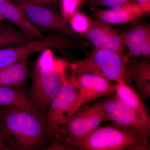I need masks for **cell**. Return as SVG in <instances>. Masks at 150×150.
<instances>
[{
	"mask_svg": "<svg viewBox=\"0 0 150 150\" xmlns=\"http://www.w3.org/2000/svg\"><path fill=\"white\" fill-rule=\"evenodd\" d=\"M35 39L20 28H17L7 20L0 22V48L21 44Z\"/></svg>",
	"mask_w": 150,
	"mask_h": 150,
	"instance_id": "obj_19",
	"label": "cell"
},
{
	"mask_svg": "<svg viewBox=\"0 0 150 150\" xmlns=\"http://www.w3.org/2000/svg\"><path fill=\"white\" fill-rule=\"evenodd\" d=\"M47 4H25L18 6L33 25L42 31H57L73 39H79L64 18Z\"/></svg>",
	"mask_w": 150,
	"mask_h": 150,
	"instance_id": "obj_8",
	"label": "cell"
},
{
	"mask_svg": "<svg viewBox=\"0 0 150 150\" xmlns=\"http://www.w3.org/2000/svg\"><path fill=\"white\" fill-rule=\"evenodd\" d=\"M0 131L9 150H15L42 149L54 134L47 122L14 106L3 108L0 116Z\"/></svg>",
	"mask_w": 150,
	"mask_h": 150,
	"instance_id": "obj_1",
	"label": "cell"
},
{
	"mask_svg": "<svg viewBox=\"0 0 150 150\" xmlns=\"http://www.w3.org/2000/svg\"><path fill=\"white\" fill-rule=\"evenodd\" d=\"M48 147L45 150H74L76 149L72 145L63 142L56 138L54 134L50 139Z\"/></svg>",
	"mask_w": 150,
	"mask_h": 150,
	"instance_id": "obj_23",
	"label": "cell"
},
{
	"mask_svg": "<svg viewBox=\"0 0 150 150\" xmlns=\"http://www.w3.org/2000/svg\"><path fill=\"white\" fill-rule=\"evenodd\" d=\"M4 107H3V106H0V116H1V114L2 111Z\"/></svg>",
	"mask_w": 150,
	"mask_h": 150,
	"instance_id": "obj_29",
	"label": "cell"
},
{
	"mask_svg": "<svg viewBox=\"0 0 150 150\" xmlns=\"http://www.w3.org/2000/svg\"><path fill=\"white\" fill-rule=\"evenodd\" d=\"M0 106L21 108L47 122L46 115L35 106L21 86H0Z\"/></svg>",
	"mask_w": 150,
	"mask_h": 150,
	"instance_id": "obj_12",
	"label": "cell"
},
{
	"mask_svg": "<svg viewBox=\"0 0 150 150\" xmlns=\"http://www.w3.org/2000/svg\"><path fill=\"white\" fill-rule=\"evenodd\" d=\"M129 57L128 71L132 81L144 98H150V64L147 59Z\"/></svg>",
	"mask_w": 150,
	"mask_h": 150,
	"instance_id": "obj_14",
	"label": "cell"
},
{
	"mask_svg": "<svg viewBox=\"0 0 150 150\" xmlns=\"http://www.w3.org/2000/svg\"><path fill=\"white\" fill-rule=\"evenodd\" d=\"M30 76L28 60L0 69V86H21Z\"/></svg>",
	"mask_w": 150,
	"mask_h": 150,
	"instance_id": "obj_16",
	"label": "cell"
},
{
	"mask_svg": "<svg viewBox=\"0 0 150 150\" xmlns=\"http://www.w3.org/2000/svg\"><path fill=\"white\" fill-rule=\"evenodd\" d=\"M129 61L126 55L94 48L91 55L69 66L73 71L98 75L111 82L123 81L130 85Z\"/></svg>",
	"mask_w": 150,
	"mask_h": 150,
	"instance_id": "obj_3",
	"label": "cell"
},
{
	"mask_svg": "<svg viewBox=\"0 0 150 150\" xmlns=\"http://www.w3.org/2000/svg\"><path fill=\"white\" fill-rule=\"evenodd\" d=\"M84 35L95 48L123 54L125 48L124 35L111 24L98 18H91L89 29Z\"/></svg>",
	"mask_w": 150,
	"mask_h": 150,
	"instance_id": "obj_11",
	"label": "cell"
},
{
	"mask_svg": "<svg viewBox=\"0 0 150 150\" xmlns=\"http://www.w3.org/2000/svg\"><path fill=\"white\" fill-rule=\"evenodd\" d=\"M45 51L37 59L31 70L32 83L28 96L46 116L49 105L68 77L69 64L56 59L49 49Z\"/></svg>",
	"mask_w": 150,
	"mask_h": 150,
	"instance_id": "obj_2",
	"label": "cell"
},
{
	"mask_svg": "<svg viewBox=\"0 0 150 150\" xmlns=\"http://www.w3.org/2000/svg\"><path fill=\"white\" fill-rule=\"evenodd\" d=\"M149 137L113 126H98L73 146L80 150H123L148 142Z\"/></svg>",
	"mask_w": 150,
	"mask_h": 150,
	"instance_id": "obj_5",
	"label": "cell"
},
{
	"mask_svg": "<svg viewBox=\"0 0 150 150\" xmlns=\"http://www.w3.org/2000/svg\"><path fill=\"white\" fill-rule=\"evenodd\" d=\"M135 3L133 0H90L89 6H103L110 9H116Z\"/></svg>",
	"mask_w": 150,
	"mask_h": 150,
	"instance_id": "obj_21",
	"label": "cell"
},
{
	"mask_svg": "<svg viewBox=\"0 0 150 150\" xmlns=\"http://www.w3.org/2000/svg\"><path fill=\"white\" fill-rule=\"evenodd\" d=\"M17 6H19L25 4H50L55 2L59 0H10Z\"/></svg>",
	"mask_w": 150,
	"mask_h": 150,
	"instance_id": "obj_24",
	"label": "cell"
},
{
	"mask_svg": "<svg viewBox=\"0 0 150 150\" xmlns=\"http://www.w3.org/2000/svg\"><path fill=\"white\" fill-rule=\"evenodd\" d=\"M141 56L149 58L150 56V38L146 39L140 48Z\"/></svg>",
	"mask_w": 150,
	"mask_h": 150,
	"instance_id": "obj_25",
	"label": "cell"
},
{
	"mask_svg": "<svg viewBox=\"0 0 150 150\" xmlns=\"http://www.w3.org/2000/svg\"><path fill=\"white\" fill-rule=\"evenodd\" d=\"M97 18L110 24H120L134 21L145 13L136 3L121 8L108 9H93Z\"/></svg>",
	"mask_w": 150,
	"mask_h": 150,
	"instance_id": "obj_15",
	"label": "cell"
},
{
	"mask_svg": "<svg viewBox=\"0 0 150 150\" xmlns=\"http://www.w3.org/2000/svg\"><path fill=\"white\" fill-rule=\"evenodd\" d=\"M107 121H110V118L103 110L100 101L91 104L88 103L79 107L67 119L60 121L54 133L59 139L73 145Z\"/></svg>",
	"mask_w": 150,
	"mask_h": 150,
	"instance_id": "obj_4",
	"label": "cell"
},
{
	"mask_svg": "<svg viewBox=\"0 0 150 150\" xmlns=\"http://www.w3.org/2000/svg\"><path fill=\"white\" fill-rule=\"evenodd\" d=\"M77 94V85L74 75L71 73L48 107L46 121L53 131L60 121L71 115Z\"/></svg>",
	"mask_w": 150,
	"mask_h": 150,
	"instance_id": "obj_10",
	"label": "cell"
},
{
	"mask_svg": "<svg viewBox=\"0 0 150 150\" xmlns=\"http://www.w3.org/2000/svg\"><path fill=\"white\" fill-rule=\"evenodd\" d=\"M71 27L78 34H84L89 29L91 18L81 12H75L69 17Z\"/></svg>",
	"mask_w": 150,
	"mask_h": 150,
	"instance_id": "obj_20",
	"label": "cell"
},
{
	"mask_svg": "<svg viewBox=\"0 0 150 150\" xmlns=\"http://www.w3.org/2000/svg\"><path fill=\"white\" fill-rule=\"evenodd\" d=\"M4 19L1 16V15H0V22L3 21L4 20Z\"/></svg>",
	"mask_w": 150,
	"mask_h": 150,
	"instance_id": "obj_30",
	"label": "cell"
},
{
	"mask_svg": "<svg viewBox=\"0 0 150 150\" xmlns=\"http://www.w3.org/2000/svg\"><path fill=\"white\" fill-rule=\"evenodd\" d=\"M100 103L114 127L150 137V121L143 118L137 111L119 99L115 93L105 97Z\"/></svg>",
	"mask_w": 150,
	"mask_h": 150,
	"instance_id": "obj_7",
	"label": "cell"
},
{
	"mask_svg": "<svg viewBox=\"0 0 150 150\" xmlns=\"http://www.w3.org/2000/svg\"><path fill=\"white\" fill-rule=\"evenodd\" d=\"M123 34L125 47L129 49L131 56H141L140 48L142 44L150 38L149 25L142 22H135Z\"/></svg>",
	"mask_w": 150,
	"mask_h": 150,
	"instance_id": "obj_17",
	"label": "cell"
},
{
	"mask_svg": "<svg viewBox=\"0 0 150 150\" xmlns=\"http://www.w3.org/2000/svg\"><path fill=\"white\" fill-rule=\"evenodd\" d=\"M81 0H62V10L65 20L74 13Z\"/></svg>",
	"mask_w": 150,
	"mask_h": 150,
	"instance_id": "obj_22",
	"label": "cell"
},
{
	"mask_svg": "<svg viewBox=\"0 0 150 150\" xmlns=\"http://www.w3.org/2000/svg\"><path fill=\"white\" fill-rule=\"evenodd\" d=\"M70 38L61 33L46 35L41 39L22 43L18 46L0 48V69L27 60L32 54L46 49L63 50L83 48V44Z\"/></svg>",
	"mask_w": 150,
	"mask_h": 150,
	"instance_id": "obj_6",
	"label": "cell"
},
{
	"mask_svg": "<svg viewBox=\"0 0 150 150\" xmlns=\"http://www.w3.org/2000/svg\"><path fill=\"white\" fill-rule=\"evenodd\" d=\"M115 93L121 100L137 111L143 118L150 121V116L146 106L140 94L123 81L117 83Z\"/></svg>",
	"mask_w": 150,
	"mask_h": 150,
	"instance_id": "obj_18",
	"label": "cell"
},
{
	"mask_svg": "<svg viewBox=\"0 0 150 150\" xmlns=\"http://www.w3.org/2000/svg\"><path fill=\"white\" fill-rule=\"evenodd\" d=\"M71 73L77 85L78 94L71 110V115L83 104L110 96L116 91V84L112 83L98 75L73 70Z\"/></svg>",
	"mask_w": 150,
	"mask_h": 150,
	"instance_id": "obj_9",
	"label": "cell"
},
{
	"mask_svg": "<svg viewBox=\"0 0 150 150\" xmlns=\"http://www.w3.org/2000/svg\"><path fill=\"white\" fill-rule=\"evenodd\" d=\"M137 4L145 13L149 12L150 11V0H133Z\"/></svg>",
	"mask_w": 150,
	"mask_h": 150,
	"instance_id": "obj_26",
	"label": "cell"
},
{
	"mask_svg": "<svg viewBox=\"0 0 150 150\" xmlns=\"http://www.w3.org/2000/svg\"><path fill=\"white\" fill-rule=\"evenodd\" d=\"M0 150H9L8 147L7 146L2 135L0 131Z\"/></svg>",
	"mask_w": 150,
	"mask_h": 150,
	"instance_id": "obj_28",
	"label": "cell"
},
{
	"mask_svg": "<svg viewBox=\"0 0 150 150\" xmlns=\"http://www.w3.org/2000/svg\"><path fill=\"white\" fill-rule=\"evenodd\" d=\"M0 15L34 38L41 39L46 36L28 20L18 6L10 0H0Z\"/></svg>",
	"mask_w": 150,
	"mask_h": 150,
	"instance_id": "obj_13",
	"label": "cell"
},
{
	"mask_svg": "<svg viewBox=\"0 0 150 150\" xmlns=\"http://www.w3.org/2000/svg\"><path fill=\"white\" fill-rule=\"evenodd\" d=\"M150 145L149 142L142 143L133 146L129 148V150H149Z\"/></svg>",
	"mask_w": 150,
	"mask_h": 150,
	"instance_id": "obj_27",
	"label": "cell"
}]
</instances>
